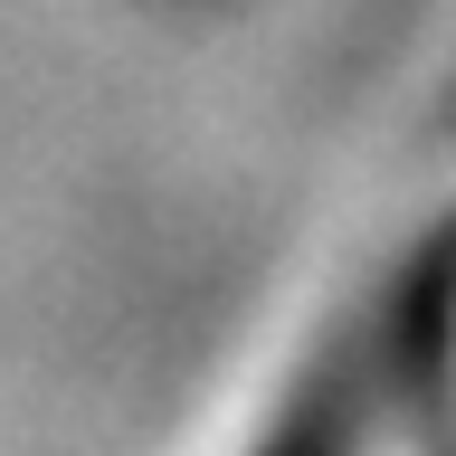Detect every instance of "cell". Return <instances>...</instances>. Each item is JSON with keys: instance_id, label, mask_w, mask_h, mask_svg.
I'll list each match as a JSON object with an SVG mask.
<instances>
[{"instance_id": "cell-1", "label": "cell", "mask_w": 456, "mask_h": 456, "mask_svg": "<svg viewBox=\"0 0 456 456\" xmlns=\"http://www.w3.org/2000/svg\"><path fill=\"white\" fill-rule=\"evenodd\" d=\"M352 447H362V370H314L295 409L256 437V456H352Z\"/></svg>"}]
</instances>
